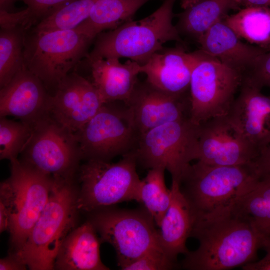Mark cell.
<instances>
[{"mask_svg": "<svg viewBox=\"0 0 270 270\" xmlns=\"http://www.w3.org/2000/svg\"><path fill=\"white\" fill-rule=\"evenodd\" d=\"M33 125L0 117V159L18 158L32 131Z\"/></svg>", "mask_w": 270, "mask_h": 270, "instance_id": "f546056e", "label": "cell"}, {"mask_svg": "<svg viewBox=\"0 0 270 270\" xmlns=\"http://www.w3.org/2000/svg\"><path fill=\"white\" fill-rule=\"evenodd\" d=\"M242 78L260 89L264 87L270 88V50L260 57Z\"/></svg>", "mask_w": 270, "mask_h": 270, "instance_id": "d6a6232c", "label": "cell"}, {"mask_svg": "<svg viewBox=\"0 0 270 270\" xmlns=\"http://www.w3.org/2000/svg\"><path fill=\"white\" fill-rule=\"evenodd\" d=\"M230 211L248 220L258 232L261 242L270 237V180H260Z\"/></svg>", "mask_w": 270, "mask_h": 270, "instance_id": "484cf974", "label": "cell"}, {"mask_svg": "<svg viewBox=\"0 0 270 270\" xmlns=\"http://www.w3.org/2000/svg\"><path fill=\"white\" fill-rule=\"evenodd\" d=\"M84 58L90 72L88 80L104 102L120 101L126 104L141 73V65L130 60L122 63L116 58Z\"/></svg>", "mask_w": 270, "mask_h": 270, "instance_id": "ffe728a7", "label": "cell"}, {"mask_svg": "<svg viewBox=\"0 0 270 270\" xmlns=\"http://www.w3.org/2000/svg\"><path fill=\"white\" fill-rule=\"evenodd\" d=\"M170 190L171 201L158 226V237L164 252L176 262L180 254H186L189 252L186 242L191 236L196 217L180 184L172 180Z\"/></svg>", "mask_w": 270, "mask_h": 270, "instance_id": "44dd1931", "label": "cell"}, {"mask_svg": "<svg viewBox=\"0 0 270 270\" xmlns=\"http://www.w3.org/2000/svg\"><path fill=\"white\" fill-rule=\"evenodd\" d=\"M28 268L21 256L17 252L10 251L8 255L0 259V270H24Z\"/></svg>", "mask_w": 270, "mask_h": 270, "instance_id": "8d00e7d4", "label": "cell"}, {"mask_svg": "<svg viewBox=\"0 0 270 270\" xmlns=\"http://www.w3.org/2000/svg\"><path fill=\"white\" fill-rule=\"evenodd\" d=\"M190 78V118L197 124L228 114L242 75L200 49Z\"/></svg>", "mask_w": 270, "mask_h": 270, "instance_id": "7c38bea8", "label": "cell"}, {"mask_svg": "<svg viewBox=\"0 0 270 270\" xmlns=\"http://www.w3.org/2000/svg\"><path fill=\"white\" fill-rule=\"evenodd\" d=\"M261 90L242 78L227 114L258 156L270 143V95Z\"/></svg>", "mask_w": 270, "mask_h": 270, "instance_id": "2e32d148", "label": "cell"}, {"mask_svg": "<svg viewBox=\"0 0 270 270\" xmlns=\"http://www.w3.org/2000/svg\"><path fill=\"white\" fill-rule=\"evenodd\" d=\"M176 0H164L162 5L148 16L130 20L118 27L100 32L95 38L88 59L125 58L144 64L168 42H182L173 24V8Z\"/></svg>", "mask_w": 270, "mask_h": 270, "instance_id": "5b68a950", "label": "cell"}, {"mask_svg": "<svg viewBox=\"0 0 270 270\" xmlns=\"http://www.w3.org/2000/svg\"><path fill=\"white\" fill-rule=\"evenodd\" d=\"M92 224L87 220L76 227L62 244L54 262L58 270H108L102 262V243Z\"/></svg>", "mask_w": 270, "mask_h": 270, "instance_id": "7402d4cb", "label": "cell"}, {"mask_svg": "<svg viewBox=\"0 0 270 270\" xmlns=\"http://www.w3.org/2000/svg\"><path fill=\"white\" fill-rule=\"evenodd\" d=\"M10 164L0 186V232H9L10 251L19 252L48 200L53 178L18 158Z\"/></svg>", "mask_w": 270, "mask_h": 270, "instance_id": "3957f363", "label": "cell"}, {"mask_svg": "<svg viewBox=\"0 0 270 270\" xmlns=\"http://www.w3.org/2000/svg\"><path fill=\"white\" fill-rule=\"evenodd\" d=\"M165 169L157 167L150 169L146 177L141 180L137 202L142 204L152 218L158 227L170 204L172 191L166 186Z\"/></svg>", "mask_w": 270, "mask_h": 270, "instance_id": "4316f807", "label": "cell"}, {"mask_svg": "<svg viewBox=\"0 0 270 270\" xmlns=\"http://www.w3.org/2000/svg\"><path fill=\"white\" fill-rule=\"evenodd\" d=\"M30 11L26 9L15 12H8L0 10V26L2 29H10L22 25L28 30Z\"/></svg>", "mask_w": 270, "mask_h": 270, "instance_id": "836d02e7", "label": "cell"}, {"mask_svg": "<svg viewBox=\"0 0 270 270\" xmlns=\"http://www.w3.org/2000/svg\"><path fill=\"white\" fill-rule=\"evenodd\" d=\"M197 50L188 52L182 46L164 47L141 65V73L156 88L167 94L180 96L190 93L192 72Z\"/></svg>", "mask_w": 270, "mask_h": 270, "instance_id": "ac0fdd59", "label": "cell"}, {"mask_svg": "<svg viewBox=\"0 0 270 270\" xmlns=\"http://www.w3.org/2000/svg\"><path fill=\"white\" fill-rule=\"evenodd\" d=\"M50 94L24 66L0 90V117L14 116L34 124L48 114Z\"/></svg>", "mask_w": 270, "mask_h": 270, "instance_id": "e0dca14e", "label": "cell"}, {"mask_svg": "<svg viewBox=\"0 0 270 270\" xmlns=\"http://www.w3.org/2000/svg\"><path fill=\"white\" fill-rule=\"evenodd\" d=\"M17 0H0V10L15 12V3Z\"/></svg>", "mask_w": 270, "mask_h": 270, "instance_id": "f35d334b", "label": "cell"}, {"mask_svg": "<svg viewBox=\"0 0 270 270\" xmlns=\"http://www.w3.org/2000/svg\"><path fill=\"white\" fill-rule=\"evenodd\" d=\"M254 164L260 180H270V143Z\"/></svg>", "mask_w": 270, "mask_h": 270, "instance_id": "d590c367", "label": "cell"}, {"mask_svg": "<svg viewBox=\"0 0 270 270\" xmlns=\"http://www.w3.org/2000/svg\"><path fill=\"white\" fill-rule=\"evenodd\" d=\"M24 164L54 178L76 179L83 160L74 132L48 114L33 124L20 154Z\"/></svg>", "mask_w": 270, "mask_h": 270, "instance_id": "30bf717a", "label": "cell"}, {"mask_svg": "<svg viewBox=\"0 0 270 270\" xmlns=\"http://www.w3.org/2000/svg\"><path fill=\"white\" fill-rule=\"evenodd\" d=\"M118 101L104 103L98 112L74 133L83 160L110 162L132 152L138 132L128 106Z\"/></svg>", "mask_w": 270, "mask_h": 270, "instance_id": "8fae6325", "label": "cell"}, {"mask_svg": "<svg viewBox=\"0 0 270 270\" xmlns=\"http://www.w3.org/2000/svg\"><path fill=\"white\" fill-rule=\"evenodd\" d=\"M262 6L270 7V0H234L233 10Z\"/></svg>", "mask_w": 270, "mask_h": 270, "instance_id": "74e56055", "label": "cell"}, {"mask_svg": "<svg viewBox=\"0 0 270 270\" xmlns=\"http://www.w3.org/2000/svg\"><path fill=\"white\" fill-rule=\"evenodd\" d=\"M200 124L190 118L168 122L139 134L133 150L137 164L162 167L180 184L192 160H196Z\"/></svg>", "mask_w": 270, "mask_h": 270, "instance_id": "ba28073f", "label": "cell"}, {"mask_svg": "<svg viewBox=\"0 0 270 270\" xmlns=\"http://www.w3.org/2000/svg\"><path fill=\"white\" fill-rule=\"evenodd\" d=\"M258 156L227 115L200 124L196 160L210 165L236 166L253 163Z\"/></svg>", "mask_w": 270, "mask_h": 270, "instance_id": "4fadbf2b", "label": "cell"}, {"mask_svg": "<svg viewBox=\"0 0 270 270\" xmlns=\"http://www.w3.org/2000/svg\"><path fill=\"white\" fill-rule=\"evenodd\" d=\"M96 1H73L42 20L32 30L38 32L73 30L88 18Z\"/></svg>", "mask_w": 270, "mask_h": 270, "instance_id": "f1b7e54d", "label": "cell"}, {"mask_svg": "<svg viewBox=\"0 0 270 270\" xmlns=\"http://www.w3.org/2000/svg\"><path fill=\"white\" fill-rule=\"evenodd\" d=\"M242 40L270 50V7H250L228 15L224 20Z\"/></svg>", "mask_w": 270, "mask_h": 270, "instance_id": "d4e9b609", "label": "cell"}, {"mask_svg": "<svg viewBox=\"0 0 270 270\" xmlns=\"http://www.w3.org/2000/svg\"><path fill=\"white\" fill-rule=\"evenodd\" d=\"M191 236L198 248L188 252L182 267L190 270H226L255 261L261 238L252 224L232 212L196 220Z\"/></svg>", "mask_w": 270, "mask_h": 270, "instance_id": "6da1fadb", "label": "cell"}, {"mask_svg": "<svg viewBox=\"0 0 270 270\" xmlns=\"http://www.w3.org/2000/svg\"><path fill=\"white\" fill-rule=\"evenodd\" d=\"M113 163L90 160L81 164L77 174L78 208L90 213L117 204L138 200L141 180L136 160L131 152Z\"/></svg>", "mask_w": 270, "mask_h": 270, "instance_id": "52a82bcc", "label": "cell"}, {"mask_svg": "<svg viewBox=\"0 0 270 270\" xmlns=\"http://www.w3.org/2000/svg\"><path fill=\"white\" fill-rule=\"evenodd\" d=\"M52 178L48 200L23 248L17 252L32 270H54L62 244L76 227L80 211L76 178Z\"/></svg>", "mask_w": 270, "mask_h": 270, "instance_id": "277c9868", "label": "cell"}, {"mask_svg": "<svg viewBox=\"0 0 270 270\" xmlns=\"http://www.w3.org/2000/svg\"><path fill=\"white\" fill-rule=\"evenodd\" d=\"M197 42L203 52L242 76L268 50L242 42L224 20L212 26Z\"/></svg>", "mask_w": 270, "mask_h": 270, "instance_id": "d6986e66", "label": "cell"}, {"mask_svg": "<svg viewBox=\"0 0 270 270\" xmlns=\"http://www.w3.org/2000/svg\"><path fill=\"white\" fill-rule=\"evenodd\" d=\"M260 180L254 162L216 166L198 160L187 168L180 186L196 220L230 212Z\"/></svg>", "mask_w": 270, "mask_h": 270, "instance_id": "7a4b0ae2", "label": "cell"}, {"mask_svg": "<svg viewBox=\"0 0 270 270\" xmlns=\"http://www.w3.org/2000/svg\"><path fill=\"white\" fill-rule=\"evenodd\" d=\"M88 214V220L102 243H108L114 248L120 268L148 252L162 250L156 224L144 208L126 210L114 206Z\"/></svg>", "mask_w": 270, "mask_h": 270, "instance_id": "9c48e42d", "label": "cell"}, {"mask_svg": "<svg viewBox=\"0 0 270 270\" xmlns=\"http://www.w3.org/2000/svg\"><path fill=\"white\" fill-rule=\"evenodd\" d=\"M28 29L20 25L0 30V88L8 84L24 66V50Z\"/></svg>", "mask_w": 270, "mask_h": 270, "instance_id": "83f0119b", "label": "cell"}, {"mask_svg": "<svg viewBox=\"0 0 270 270\" xmlns=\"http://www.w3.org/2000/svg\"><path fill=\"white\" fill-rule=\"evenodd\" d=\"M234 8V0H200L176 15V25L180 34L196 41L212 26L224 20Z\"/></svg>", "mask_w": 270, "mask_h": 270, "instance_id": "cb8c5ba5", "label": "cell"}, {"mask_svg": "<svg viewBox=\"0 0 270 270\" xmlns=\"http://www.w3.org/2000/svg\"><path fill=\"white\" fill-rule=\"evenodd\" d=\"M176 263L161 250L148 252L122 266L123 270H168L176 268Z\"/></svg>", "mask_w": 270, "mask_h": 270, "instance_id": "4dcf8cb0", "label": "cell"}, {"mask_svg": "<svg viewBox=\"0 0 270 270\" xmlns=\"http://www.w3.org/2000/svg\"><path fill=\"white\" fill-rule=\"evenodd\" d=\"M94 39L74 28L26 34L24 64L38 76L50 95L60 81L86 58Z\"/></svg>", "mask_w": 270, "mask_h": 270, "instance_id": "8992f818", "label": "cell"}, {"mask_svg": "<svg viewBox=\"0 0 270 270\" xmlns=\"http://www.w3.org/2000/svg\"><path fill=\"white\" fill-rule=\"evenodd\" d=\"M200 0H180V6L184 10H185L192 6Z\"/></svg>", "mask_w": 270, "mask_h": 270, "instance_id": "ab89813d", "label": "cell"}, {"mask_svg": "<svg viewBox=\"0 0 270 270\" xmlns=\"http://www.w3.org/2000/svg\"><path fill=\"white\" fill-rule=\"evenodd\" d=\"M26 4L30 11L29 26L40 21L61 7L76 0H20Z\"/></svg>", "mask_w": 270, "mask_h": 270, "instance_id": "1f68e13d", "label": "cell"}, {"mask_svg": "<svg viewBox=\"0 0 270 270\" xmlns=\"http://www.w3.org/2000/svg\"><path fill=\"white\" fill-rule=\"evenodd\" d=\"M87 78L73 71L60 82L50 95L48 113L74 133L91 119L104 104Z\"/></svg>", "mask_w": 270, "mask_h": 270, "instance_id": "5bb4252c", "label": "cell"}, {"mask_svg": "<svg viewBox=\"0 0 270 270\" xmlns=\"http://www.w3.org/2000/svg\"><path fill=\"white\" fill-rule=\"evenodd\" d=\"M262 248L266 252L264 257L242 266L244 270H270V237L262 240Z\"/></svg>", "mask_w": 270, "mask_h": 270, "instance_id": "e575fe53", "label": "cell"}, {"mask_svg": "<svg viewBox=\"0 0 270 270\" xmlns=\"http://www.w3.org/2000/svg\"><path fill=\"white\" fill-rule=\"evenodd\" d=\"M126 104L139 134L168 122L190 118V93L170 94L146 80L138 81Z\"/></svg>", "mask_w": 270, "mask_h": 270, "instance_id": "9a60e30c", "label": "cell"}, {"mask_svg": "<svg viewBox=\"0 0 270 270\" xmlns=\"http://www.w3.org/2000/svg\"><path fill=\"white\" fill-rule=\"evenodd\" d=\"M150 0H97L88 18L76 28L94 40L98 34L132 20L138 10Z\"/></svg>", "mask_w": 270, "mask_h": 270, "instance_id": "603a6c76", "label": "cell"}]
</instances>
